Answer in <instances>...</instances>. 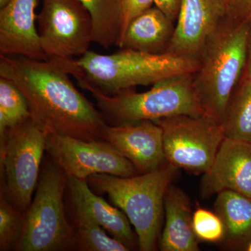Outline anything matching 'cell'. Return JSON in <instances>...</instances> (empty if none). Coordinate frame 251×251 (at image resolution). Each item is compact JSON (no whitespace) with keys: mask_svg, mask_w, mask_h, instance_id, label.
Returning a JSON list of instances; mask_svg holds the SVG:
<instances>
[{"mask_svg":"<svg viewBox=\"0 0 251 251\" xmlns=\"http://www.w3.org/2000/svg\"><path fill=\"white\" fill-rule=\"evenodd\" d=\"M61 59L38 60L0 54V77L13 82L29 105L31 120L48 135L101 140L100 110L73 83Z\"/></svg>","mask_w":251,"mask_h":251,"instance_id":"6da1fadb","label":"cell"},{"mask_svg":"<svg viewBox=\"0 0 251 251\" xmlns=\"http://www.w3.org/2000/svg\"><path fill=\"white\" fill-rule=\"evenodd\" d=\"M69 74L108 95L137 86L155 85L185 74H194L200 62L170 53L151 54L123 49L110 54L87 51L65 62Z\"/></svg>","mask_w":251,"mask_h":251,"instance_id":"7a4b0ae2","label":"cell"},{"mask_svg":"<svg viewBox=\"0 0 251 251\" xmlns=\"http://www.w3.org/2000/svg\"><path fill=\"white\" fill-rule=\"evenodd\" d=\"M248 22L227 16L206 44L193 74L204 115L222 125L231 96L242 79L247 59Z\"/></svg>","mask_w":251,"mask_h":251,"instance_id":"3957f363","label":"cell"},{"mask_svg":"<svg viewBox=\"0 0 251 251\" xmlns=\"http://www.w3.org/2000/svg\"><path fill=\"white\" fill-rule=\"evenodd\" d=\"M177 168L166 162L154 171L130 177L94 174L87 182L94 193L106 194L134 227L140 251L156 249L164 200Z\"/></svg>","mask_w":251,"mask_h":251,"instance_id":"277c9868","label":"cell"},{"mask_svg":"<svg viewBox=\"0 0 251 251\" xmlns=\"http://www.w3.org/2000/svg\"><path fill=\"white\" fill-rule=\"evenodd\" d=\"M193 74L162 81L141 93L130 90L114 95L104 94L85 81H77L93 96L105 121L118 125L179 115H204L193 85Z\"/></svg>","mask_w":251,"mask_h":251,"instance_id":"5b68a950","label":"cell"},{"mask_svg":"<svg viewBox=\"0 0 251 251\" xmlns=\"http://www.w3.org/2000/svg\"><path fill=\"white\" fill-rule=\"evenodd\" d=\"M67 176L50 158L41 166L34 199L25 214L14 250L61 251L75 249L74 227L64 208Z\"/></svg>","mask_w":251,"mask_h":251,"instance_id":"8992f818","label":"cell"},{"mask_svg":"<svg viewBox=\"0 0 251 251\" xmlns=\"http://www.w3.org/2000/svg\"><path fill=\"white\" fill-rule=\"evenodd\" d=\"M48 135L29 118L0 137L1 171L5 176L1 187L9 202L24 214L39 181Z\"/></svg>","mask_w":251,"mask_h":251,"instance_id":"52a82bcc","label":"cell"},{"mask_svg":"<svg viewBox=\"0 0 251 251\" xmlns=\"http://www.w3.org/2000/svg\"><path fill=\"white\" fill-rule=\"evenodd\" d=\"M163 131L166 161L194 175L205 173L225 136L222 125L206 115H179L153 121Z\"/></svg>","mask_w":251,"mask_h":251,"instance_id":"ba28073f","label":"cell"},{"mask_svg":"<svg viewBox=\"0 0 251 251\" xmlns=\"http://www.w3.org/2000/svg\"><path fill=\"white\" fill-rule=\"evenodd\" d=\"M36 21L41 49L49 59L82 57L93 42L92 18L79 0H43Z\"/></svg>","mask_w":251,"mask_h":251,"instance_id":"9c48e42d","label":"cell"},{"mask_svg":"<svg viewBox=\"0 0 251 251\" xmlns=\"http://www.w3.org/2000/svg\"><path fill=\"white\" fill-rule=\"evenodd\" d=\"M46 151L67 177L87 179L94 174L130 177L140 174L131 162L103 140L85 141L49 135Z\"/></svg>","mask_w":251,"mask_h":251,"instance_id":"30bf717a","label":"cell"},{"mask_svg":"<svg viewBox=\"0 0 251 251\" xmlns=\"http://www.w3.org/2000/svg\"><path fill=\"white\" fill-rule=\"evenodd\" d=\"M227 16L223 0H181L174 33L165 53L200 62L209 39Z\"/></svg>","mask_w":251,"mask_h":251,"instance_id":"8fae6325","label":"cell"},{"mask_svg":"<svg viewBox=\"0 0 251 251\" xmlns=\"http://www.w3.org/2000/svg\"><path fill=\"white\" fill-rule=\"evenodd\" d=\"M102 140L131 162L140 174L154 171L167 162L163 128L151 120L107 125Z\"/></svg>","mask_w":251,"mask_h":251,"instance_id":"7c38bea8","label":"cell"},{"mask_svg":"<svg viewBox=\"0 0 251 251\" xmlns=\"http://www.w3.org/2000/svg\"><path fill=\"white\" fill-rule=\"evenodd\" d=\"M224 191L251 198V144L226 138L200 185L202 199Z\"/></svg>","mask_w":251,"mask_h":251,"instance_id":"4fadbf2b","label":"cell"},{"mask_svg":"<svg viewBox=\"0 0 251 251\" xmlns=\"http://www.w3.org/2000/svg\"><path fill=\"white\" fill-rule=\"evenodd\" d=\"M37 0H10L0 8V54L48 60L36 27Z\"/></svg>","mask_w":251,"mask_h":251,"instance_id":"5bb4252c","label":"cell"},{"mask_svg":"<svg viewBox=\"0 0 251 251\" xmlns=\"http://www.w3.org/2000/svg\"><path fill=\"white\" fill-rule=\"evenodd\" d=\"M67 188L73 216L93 221L129 249L136 247L138 237L130 227L129 219L124 211L97 196L87 180L67 177Z\"/></svg>","mask_w":251,"mask_h":251,"instance_id":"9a60e30c","label":"cell"},{"mask_svg":"<svg viewBox=\"0 0 251 251\" xmlns=\"http://www.w3.org/2000/svg\"><path fill=\"white\" fill-rule=\"evenodd\" d=\"M166 223L159 239L162 251H198L199 242L193 226L191 202L186 193L171 185L164 200Z\"/></svg>","mask_w":251,"mask_h":251,"instance_id":"2e32d148","label":"cell"},{"mask_svg":"<svg viewBox=\"0 0 251 251\" xmlns=\"http://www.w3.org/2000/svg\"><path fill=\"white\" fill-rule=\"evenodd\" d=\"M174 30L173 21L152 6L129 23L117 46L147 53H165Z\"/></svg>","mask_w":251,"mask_h":251,"instance_id":"e0dca14e","label":"cell"},{"mask_svg":"<svg viewBox=\"0 0 251 251\" xmlns=\"http://www.w3.org/2000/svg\"><path fill=\"white\" fill-rule=\"evenodd\" d=\"M214 210L224 224V241L241 251L251 239V198L232 191H221L217 194Z\"/></svg>","mask_w":251,"mask_h":251,"instance_id":"ac0fdd59","label":"cell"},{"mask_svg":"<svg viewBox=\"0 0 251 251\" xmlns=\"http://www.w3.org/2000/svg\"><path fill=\"white\" fill-rule=\"evenodd\" d=\"M90 13L93 42L104 49L116 45L121 32L122 0H79Z\"/></svg>","mask_w":251,"mask_h":251,"instance_id":"d6986e66","label":"cell"},{"mask_svg":"<svg viewBox=\"0 0 251 251\" xmlns=\"http://www.w3.org/2000/svg\"><path fill=\"white\" fill-rule=\"evenodd\" d=\"M222 126L226 138L251 144V79H241L229 99Z\"/></svg>","mask_w":251,"mask_h":251,"instance_id":"ffe728a7","label":"cell"},{"mask_svg":"<svg viewBox=\"0 0 251 251\" xmlns=\"http://www.w3.org/2000/svg\"><path fill=\"white\" fill-rule=\"evenodd\" d=\"M31 117L27 100L11 81L0 77V137Z\"/></svg>","mask_w":251,"mask_h":251,"instance_id":"44dd1931","label":"cell"},{"mask_svg":"<svg viewBox=\"0 0 251 251\" xmlns=\"http://www.w3.org/2000/svg\"><path fill=\"white\" fill-rule=\"evenodd\" d=\"M75 249L81 251H128L129 248L109 237L105 229L85 218L73 216Z\"/></svg>","mask_w":251,"mask_h":251,"instance_id":"7402d4cb","label":"cell"},{"mask_svg":"<svg viewBox=\"0 0 251 251\" xmlns=\"http://www.w3.org/2000/svg\"><path fill=\"white\" fill-rule=\"evenodd\" d=\"M25 214L9 202L3 188L0 193V251L15 249L24 224Z\"/></svg>","mask_w":251,"mask_h":251,"instance_id":"603a6c76","label":"cell"},{"mask_svg":"<svg viewBox=\"0 0 251 251\" xmlns=\"http://www.w3.org/2000/svg\"><path fill=\"white\" fill-rule=\"evenodd\" d=\"M193 226L200 242L219 243L224 241V224L216 212L198 207L193 212Z\"/></svg>","mask_w":251,"mask_h":251,"instance_id":"cb8c5ba5","label":"cell"},{"mask_svg":"<svg viewBox=\"0 0 251 251\" xmlns=\"http://www.w3.org/2000/svg\"><path fill=\"white\" fill-rule=\"evenodd\" d=\"M122 3L123 18L119 41L125 34L129 23L137 16L152 7L154 5V0H122Z\"/></svg>","mask_w":251,"mask_h":251,"instance_id":"d4e9b609","label":"cell"},{"mask_svg":"<svg viewBox=\"0 0 251 251\" xmlns=\"http://www.w3.org/2000/svg\"><path fill=\"white\" fill-rule=\"evenodd\" d=\"M229 17L241 22H248L251 18V0H223Z\"/></svg>","mask_w":251,"mask_h":251,"instance_id":"484cf974","label":"cell"},{"mask_svg":"<svg viewBox=\"0 0 251 251\" xmlns=\"http://www.w3.org/2000/svg\"><path fill=\"white\" fill-rule=\"evenodd\" d=\"M181 0H154V6L173 23L176 22Z\"/></svg>","mask_w":251,"mask_h":251,"instance_id":"4316f807","label":"cell"},{"mask_svg":"<svg viewBox=\"0 0 251 251\" xmlns=\"http://www.w3.org/2000/svg\"><path fill=\"white\" fill-rule=\"evenodd\" d=\"M242 78L251 79V18L248 21L247 64Z\"/></svg>","mask_w":251,"mask_h":251,"instance_id":"83f0119b","label":"cell"},{"mask_svg":"<svg viewBox=\"0 0 251 251\" xmlns=\"http://www.w3.org/2000/svg\"><path fill=\"white\" fill-rule=\"evenodd\" d=\"M241 251H251V239L244 244Z\"/></svg>","mask_w":251,"mask_h":251,"instance_id":"f1b7e54d","label":"cell"},{"mask_svg":"<svg viewBox=\"0 0 251 251\" xmlns=\"http://www.w3.org/2000/svg\"><path fill=\"white\" fill-rule=\"evenodd\" d=\"M10 0H0V8L4 7L5 5L9 3Z\"/></svg>","mask_w":251,"mask_h":251,"instance_id":"f546056e","label":"cell"}]
</instances>
